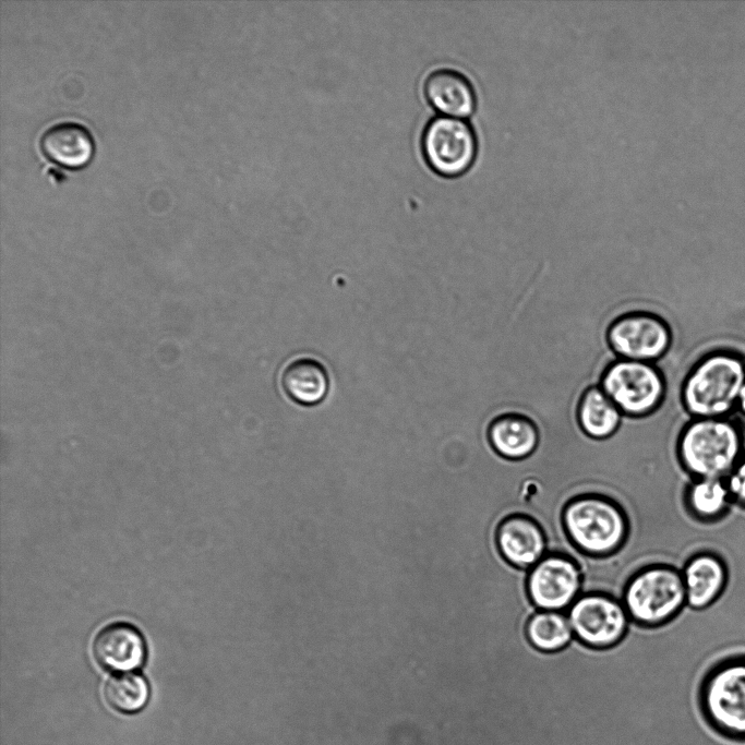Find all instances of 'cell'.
<instances>
[{
	"label": "cell",
	"instance_id": "6da1fadb",
	"mask_svg": "<svg viewBox=\"0 0 745 745\" xmlns=\"http://www.w3.org/2000/svg\"><path fill=\"white\" fill-rule=\"evenodd\" d=\"M744 386L745 358L732 350H713L683 375L681 405L689 418H731Z\"/></svg>",
	"mask_w": 745,
	"mask_h": 745
},
{
	"label": "cell",
	"instance_id": "7a4b0ae2",
	"mask_svg": "<svg viewBox=\"0 0 745 745\" xmlns=\"http://www.w3.org/2000/svg\"><path fill=\"white\" fill-rule=\"evenodd\" d=\"M676 454L690 479H725L745 455L743 429L731 418H690L680 431Z\"/></svg>",
	"mask_w": 745,
	"mask_h": 745
},
{
	"label": "cell",
	"instance_id": "3957f363",
	"mask_svg": "<svg viewBox=\"0 0 745 745\" xmlns=\"http://www.w3.org/2000/svg\"><path fill=\"white\" fill-rule=\"evenodd\" d=\"M564 530L582 554L603 557L615 554L627 540L629 522L622 507L600 494H584L563 509Z\"/></svg>",
	"mask_w": 745,
	"mask_h": 745
},
{
	"label": "cell",
	"instance_id": "277c9868",
	"mask_svg": "<svg viewBox=\"0 0 745 745\" xmlns=\"http://www.w3.org/2000/svg\"><path fill=\"white\" fill-rule=\"evenodd\" d=\"M699 712L716 733L745 741V654L724 658L702 675L697 690Z\"/></svg>",
	"mask_w": 745,
	"mask_h": 745
},
{
	"label": "cell",
	"instance_id": "5b68a950",
	"mask_svg": "<svg viewBox=\"0 0 745 745\" xmlns=\"http://www.w3.org/2000/svg\"><path fill=\"white\" fill-rule=\"evenodd\" d=\"M630 621L656 627L676 618L686 609V593L680 568L657 564L636 573L622 598Z\"/></svg>",
	"mask_w": 745,
	"mask_h": 745
},
{
	"label": "cell",
	"instance_id": "8992f818",
	"mask_svg": "<svg viewBox=\"0 0 745 745\" xmlns=\"http://www.w3.org/2000/svg\"><path fill=\"white\" fill-rule=\"evenodd\" d=\"M599 386L623 416L640 418L657 411L668 393L658 363L617 358L604 370Z\"/></svg>",
	"mask_w": 745,
	"mask_h": 745
},
{
	"label": "cell",
	"instance_id": "52a82bcc",
	"mask_svg": "<svg viewBox=\"0 0 745 745\" xmlns=\"http://www.w3.org/2000/svg\"><path fill=\"white\" fill-rule=\"evenodd\" d=\"M606 337L617 358L657 363L671 350L674 329L659 313L634 311L614 320Z\"/></svg>",
	"mask_w": 745,
	"mask_h": 745
},
{
	"label": "cell",
	"instance_id": "ba28073f",
	"mask_svg": "<svg viewBox=\"0 0 745 745\" xmlns=\"http://www.w3.org/2000/svg\"><path fill=\"white\" fill-rule=\"evenodd\" d=\"M421 146L428 165L435 172L456 177L466 172L474 161L478 141L467 120L436 116L426 123Z\"/></svg>",
	"mask_w": 745,
	"mask_h": 745
},
{
	"label": "cell",
	"instance_id": "9c48e42d",
	"mask_svg": "<svg viewBox=\"0 0 745 745\" xmlns=\"http://www.w3.org/2000/svg\"><path fill=\"white\" fill-rule=\"evenodd\" d=\"M566 613L575 638L594 649L620 642L630 623L622 601L600 592L580 594Z\"/></svg>",
	"mask_w": 745,
	"mask_h": 745
},
{
	"label": "cell",
	"instance_id": "30bf717a",
	"mask_svg": "<svg viewBox=\"0 0 745 745\" xmlns=\"http://www.w3.org/2000/svg\"><path fill=\"white\" fill-rule=\"evenodd\" d=\"M581 590L580 566L569 556L548 553L528 570L527 591L537 610L566 612Z\"/></svg>",
	"mask_w": 745,
	"mask_h": 745
},
{
	"label": "cell",
	"instance_id": "8fae6325",
	"mask_svg": "<svg viewBox=\"0 0 745 745\" xmlns=\"http://www.w3.org/2000/svg\"><path fill=\"white\" fill-rule=\"evenodd\" d=\"M686 593V608L702 612L712 606L729 584V567L718 553L699 550L692 552L681 567Z\"/></svg>",
	"mask_w": 745,
	"mask_h": 745
},
{
	"label": "cell",
	"instance_id": "7c38bea8",
	"mask_svg": "<svg viewBox=\"0 0 745 745\" xmlns=\"http://www.w3.org/2000/svg\"><path fill=\"white\" fill-rule=\"evenodd\" d=\"M496 544L505 561L522 570H529L548 554L542 527L522 514L510 515L500 522Z\"/></svg>",
	"mask_w": 745,
	"mask_h": 745
},
{
	"label": "cell",
	"instance_id": "4fadbf2b",
	"mask_svg": "<svg viewBox=\"0 0 745 745\" xmlns=\"http://www.w3.org/2000/svg\"><path fill=\"white\" fill-rule=\"evenodd\" d=\"M92 651L99 665L116 672L140 668L146 656L142 635L127 623H112L103 627L93 640Z\"/></svg>",
	"mask_w": 745,
	"mask_h": 745
},
{
	"label": "cell",
	"instance_id": "5bb4252c",
	"mask_svg": "<svg viewBox=\"0 0 745 745\" xmlns=\"http://www.w3.org/2000/svg\"><path fill=\"white\" fill-rule=\"evenodd\" d=\"M39 147L53 163L76 168L91 159L94 141L91 132L83 124L61 121L45 129L39 137Z\"/></svg>",
	"mask_w": 745,
	"mask_h": 745
},
{
	"label": "cell",
	"instance_id": "9a60e30c",
	"mask_svg": "<svg viewBox=\"0 0 745 745\" xmlns=\"http://www.w3.org/2000/svg\"><path fill=\"white\" fill-rule=\"evenodd\" d=\"M423 89L429 103L448 117L462 118L474 110L473 86L464 74L456 70L433 71L425 79Z\"/></svg>",
	"mask_w": 745,
	"mask_h": 745
},
{
	"label": "cell",
	"instance_id": "2e32d148",
	"mask_svg": "<svg viewBox=\"0 0 745 745\" xmlns=\"http://www.w3.org/2000/svg\"><path fill=\"white\" fill-rule=\"evenodd\" d=\"M280 385L290 400L300 406L313 407L326 398L329 378L320 361L301 357L285 367L280 375Z\"/></svg>",
	"mask_w": 745,
	"mask_h": 745
},
{
	"label": "cell",
	"instance_id": "e0dca14e",
	"mask_svg": "<svg viewBox=\"0 0 745 745\" xmlns=\"http://www.w3.org/2000/svg\"><path fill=\"white\" fill-rule=\"evenodd\" d=\"M488 436L498 455L513 460L531 456L540 440L536 423L517 413L495 418L489 426Z\"/></svg>",
	"mask_w": 745,
	"mask_h": 745
},
{
	"label": "cell",
	"instance_id": "ac0fdd59",
	"mask_svg": "<svg viewBox=\"0 0 745 745\" xmlns=\"http://www.w3.org/2000/svg\"><path fill=\"white\" fill-rule=\"evenodd\" d=\"M683 503L689 518L704 524L720 520L733 505L725 480L713 478L690 479Z\"/></svg>",
	"mask_w": 745,
	"mask_h": 745
},
{
	"label": "cell",
	"instance_id": "d6986e66",
	"mask_svg": "<svg viewBox=\"0 0 745 745\" xmlns=\"http://www.w3.org/2000/svg\"><path fill=\"white\" fill-rule=\"evenodd\" d=\"M623 414L599 385L589 387L580 398L577 421L591 438L605 440L615 434Z\"/></svg>",
	"mask_w": 745,
	"mask_h": 745
},
{
	"label": "cell",
	"instance_id": "ffe728a7",
	"mask_svg": "<svg viewBox=\"0 0 745 745\" xmlns=\"http://www.w3.org/2000/svg\"><path fill=\"white\" fill-rule=\"evenodd\" d=\"M526 634L530 644L543 652L565 649L575 638L566 612L538 610L528 621Z\"/></svg>",
	"mask_w": 745,
	"mask_h": 745
},
{
	"label": "cell",
	"instance_id": "44dd1931",
	"mask_svg": "<svg viewBox=\"0 0 745 745\" xmlns=\"http://www.w3.org/2000/svg\"><path fill=\"white\" fill-rule=\"evenodd\" d=\"M104 695L107 702L116 710L133 713L145 706L149 692L143 676L134 673H121L107 681Z\"/></svg>",
	"mask_w": 745,
	"mask_h": 745
},
{
	"label": "cell",
	"instance_id": "7402d4cb",
	"mask_svg": "<svg viewBox=\"0 0 745 745\" xmlns=\"http://www.w3.org/2000/svg\"><path fill=\"white\" fill-rule=\"evenodd\" d=\"M724 480L733 505L745 509V455Z\"/></svg>",
	"mask_w": 745,
	"mask_h": 745
},
{
	"label": "cell",
	"instance_id": "603a6c76",
	"mask_svg": "<svg viewBox=\"0 0 745 745\" xmlns=\"http://www.w3.org/2000/svg\"><path fill=\"white\" fill-rule=\"evenodd\" d=\"M734 414H736L745 425V386L740 394Z\"/></svg>",
	"mask_w": 745,
	"mask_h": 745
}]
</instances>
